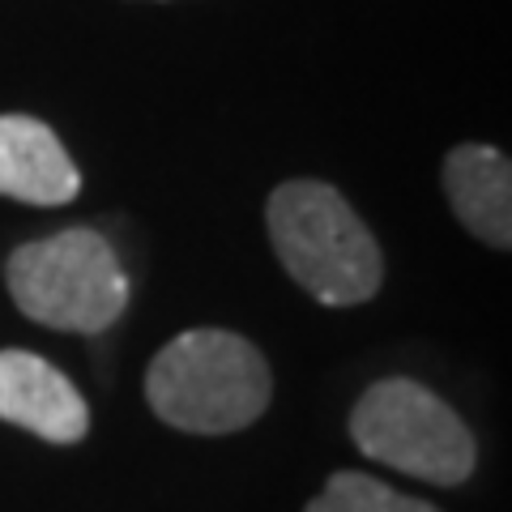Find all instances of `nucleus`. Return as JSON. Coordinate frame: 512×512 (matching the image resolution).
Here are the masks:
<instances>
[{
  "instance_id": "obj_7",
  "label": "nucleus",
  "mask_w": 512,
  "mask_h": 512,
  "mask_svg": "<svg viewBox=\"0 0 512 512\" xmlns=\"http://www.w3.org/2000/svg\"><path fill=\"white\" fill-rule=\"evenodd\" d=\"M453 214L491 248L512 244V167L491 146H457L444 163Z\"/></svg>"
},
{
  "instance_id": "obj_5",
  "label": "nucleus",
  "mask_w": 512,
  "mask_h": 512,
  "mask_svg": "<svg viewBox=\"0 0 512 512\" xmlns=\"http://www.w3.org/2000/svg\"><path fill=\"white\" fill-rule=\"evenodd\" d=\"M0 419L47 444H77L90 431V406L73 380L30 350H0Z\"/></svg>"
},
{
  "instance_id": "obj_8",
  "label": "nucleus",
  "mask_w": 512,
  "mask_h": 512,
  "mask_svg": "<svg viewBox=\"0 0 512 512\" xmlns=\"http://www.w3.org/2000/svg\"><path fill=\"white\" fill-rule=\"evenodd\" d=\"M303 512H440V508L427 504V500H414V495L393 491L389 483H380L372 474L338 470L325 483V491H320Z\"/></svg>"
},
{
  "instance_id": "obj_2",
  "label": "nucleus",
  "mask_w": 512,
  "mask_h": 512,
  "mask_svg": "<svg viewBox=\"0 0 512 512\" xmlns=\"http://www.w3.org/2000/svg\"><path fill=\"white\" fill-rule=\"evenodd\" d=\"M265 218L282 269L325 308H355L380 291V248L333 184H282L269 197Z\"/></svg>"
},
{
  "instance_id": "obj_1",
  "label": "nucleus",
  "mask_w": 512,
  "mask_h": 512,
  "mask_svg": "<svg viewBox=\"0 0 512 512\" xmlns=\"http://www.w3.org/2000/svg\"><path fill=\"white\" fill-rule=\"evenodd\" d=\"M269 363L248 338L227 329H188L154 355L146 397L180 431L227 436L256 423L269 406Z\"/></svg>"
},
{
  "instance_id": "obj_3",
  "label": "nucleus",
  "mask_w": 512,
  "mask_h": 512,
  "mask_svg": "<svg viewBox=\"0 0 512 512\" xmlns=\"http://www.w3.org/2000/svg\"><path fill=\"white\" fill-rule=\"evenodd\" d=\"M5 278L22 316L64 333H103L128 303L120 256L99 231L86 227L22 244L9 256Z\"/></svg>"
},
{
  "instance_id": "obj_4",
  "label": "nucleus",
  "mask_w": 512,
  "mask_h": 512,
  "mask_svg": "<svg viewBox=\"0 0 512 512\" xmlns=\"http://www.w3.org/2000/svg\"><path fill=\"white\" fill-rule=\"evenodd\" d=\"M350 436L380 466L436 487H457L474 474L470 427L419 380H376L350 410Z\"/></svg>"
},
{
  "instance_id": "obj_6",
  "label": "nucleus",
  "mask_w": 512,
  "mask_h": 512,
  "mask_svg": "<svg viewBox=\"0 0 512 512\" xmlns=\"http://www.w3.org/2000/svg\"><path fill=\"white\" fill-rule=\"evenodd\" d=\"M77 188L82 175L52 128L30 116H0V197L64 205L77 197Z\"/></svg>"
}]
</instances>
